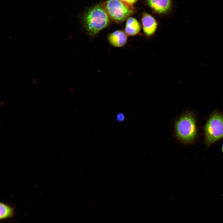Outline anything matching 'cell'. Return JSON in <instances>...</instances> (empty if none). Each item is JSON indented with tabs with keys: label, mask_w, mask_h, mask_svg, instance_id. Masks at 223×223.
<instances>
[{
	"label": "cell",
	"mask_w": 223,
	"mask_h": 223,
	"mask_svg": "<svg viewBox=\"0 0 223 223\" xmlns=\"http://www.w3.org/2000/svg\"><path fill=\"white\" fill-rule=\"evenodd\" d=\"M109 17L103 7L97 5L90 8L83 17V25L87 33L94 37L107 27L110 23Z\"/></svg>",
	"instance_id": "cell-1"
},
{
	"label": "cell",
	"mask_w": 223,
	"mask_h": 223,
	"mask_svg": "<svg viewBox=\"0 0 223 223\" xmlns=\"http://www.w3.org/2000/svg\"><path fill=\"white\" fill-rule=\"evenodd\" d=\"M175 131L177 138L185 143L192 141L197 134L195 119L190 113L182 115L175 122Z\"/></svg>",
	"instance_id": "cell-2"
},
{
	"label": "cell",
	"mask_w": 223,
	"mask_h": 223,
	"mask_svg": "<svg viewBox=\"0 0 223 223\" xmlns=\"http://www.w3.org/2000/svg\"><path fill=\"white\" fill-rule=\"evenodd\" d=\"M205 141L208 145L223 137V115L213 114L209 118L204 128Z\"/></svg>",
	"instance_id": "cell-3"
},
{
	"label": "cell",
	"mask_w": 223,
	"mask_h": 223,
	"mask_svg": "<svg viewBox=\"0 0 223 223\" xmlns=\"http://www.w3.org/2000/svg\"><path fill=\"white\" fill-rule=\"evenodd\" d=\"M103 7L109 18L117 23L124 21L133 13V11L120 0H107Z\"/></svg>",
	"instance_id": "cell-4"
},
{
	"label": "cell",
	"mask_w": 223,
	"mask_h": 223,
	"mask_svg": "<svg viewBox=\"0 0 223 223\" xmlns=\"http://www.w3.org/2000/svg\"><path fill=\"white\" fill-rule=\"evenodd\" d=\"M127 36L123 31L117 30L110 33L107 36V39L109 43L113 46L121 47L126 44Z\"/></svg>",
	"instance_id": "cell-5"
},
{
	"label": "cell",
	"mask_w": 223,
	"mask_h": 223,
	"mask_svg": "<svg viewBox=\"0 0 223 223\" xmlns=\"http://www.w3.org/2000/svg\"><path fill=\"white\" fill-rule=\"evenodd\" d=\"M142 23L143 31L146 36H150L155 33L158 23L152 16L147 13H144L142 18Z\"/></svg>",
	"instance_id": "cell-6"
},
{
	"label": "cell",
	"mask_w": 223,
	"mask_h": 223,
	"mask_svg": "<svg viewBox=\"0 0 223 223\" xmlns=\"http://www.w3.org/2000/svg\"><path fill=\"white\" fill-rule=\"evenodd\" d=\"M149 6L156 12L163 14L167 12L170 8V0H147Z\"/></svg>",
	"instance_id": "cell-7"
},
{
	"label": "cell",
	"mask_w": 223,
	"mask_h": 223,
	"mask_svg": "<svg viewBox=\"0 0 223 223\" xmlns=\"http://www.w3.org/2000/svg\"><path fill=\"white\" fill-rule=\"evenodd\" d=\"M141 29L140 24L136 19L131 17L127 19L125 28V32L127 35H136L140 32Z\"/></svg>",
	"instance_id": "cell-8"
},
{
	"label": "cell",
	"mask_w": 223,
	"mask_h": 223,
	"mask_svg": "<svg viewBox=\"0 0 223 223\" xmlns=\"http://www.w3.org/2000/svg\"><path fill=\"white\" fill-rule=\"evenodd\" d=\"M0 210L1 220L12 217L14 214V208L2 202L0 203Z\"/></svg>",
	"instance_id": "cell-9"
},
{
	"label": "cell",
	"mask_w": 223,
	"mask_h": 223,
	"mask_svg": "<svg viewBox=\"0 0 223 223\" xmlns=\"http://www.w3.org/2000/svg\"><path fill=\"white\" fill-rule=\"evenodd\" d=\"M123 2L128 6L133 5L137 0H120Z\"/></svg>",
	"instance_id": "cell-10"
},
{
	"label": "cell",
	"mask_w": 223,
	"mask_h": 223,
	"mask_svg": "<svg viewBox=\"0 0 223 223\" xmlns=\"http://www.w3.org/2000/svg\"><path fill=\"white\" fill-rule=\"evenodd\" d=\"M118 117L119 120L122 121L124 120V116L123 114H120L119 115Z\"/></svg>",
	"instance_id": "cell-11"
},
{
	"label": "cell",
	"mask_w": 223,
	"mask_h": 223,
	"mask_svg": "<svg viewBox=\"0 0 223 223\" xmlns=\"http://www.w3.org/2000/svg\"><path fill=\"white\" fill-rule=\"evenodd\" d=\"M222 150L223 152V144L222 145Z\"/></svg>",
	"instance_id": "cell-12"
}]
</instances>
